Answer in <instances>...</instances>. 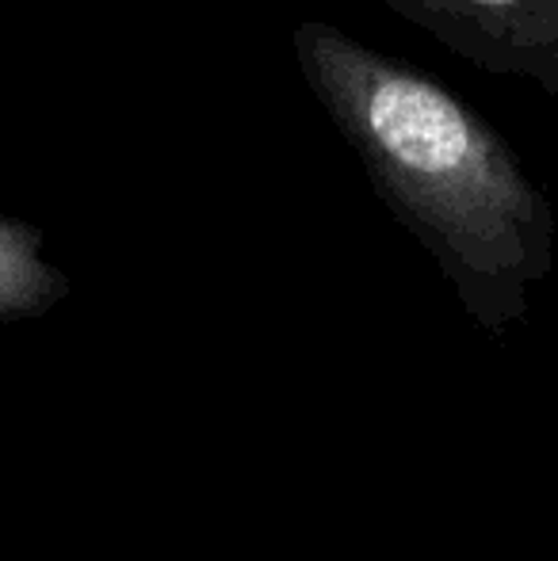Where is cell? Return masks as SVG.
<instances>
[{
	"mask_svg": "<svg viewBox=\"0 0 558 561\" xmlns=\"http://www.w3.org/2000/svg\"><path fill=\"white\" fill-rule=\"evenodd\" d=\"M291 54L383 207L436 260L475 325L493 336L521 325L555 267L558 218L498 126L326 20H298Z\"/></svg>",
	"mask_w": 558,
	"mask_h": 561,
	"instance_id": "6da1fadb",
	"label": "cell"
},
{
	"mask_svg": "<svg viewBox=\"0 0 558 561\" xmlns=\"http://www.w3.org/2000/svg\"><path fill=\"white\" fill-rule=\"evenodd\" d=\"M455 58L558 96V0H379Z\"/></svg>",
	"mask_w": 558,
	"mask_h": 561,
	"instance_id": "7a4b0ae2",
	"label": "cell"
},
{
	"mask_svg": "<svg viewBox=\"0 0 558 561\" xmlns=\"http://www.w3.org/2000/svg\"><path fill=\"white\" fill-rule=\"evenodd\" d=\"M69 298V275L43 260V229L0 215V325L43 318Z\"/></svg>",
	"mask_w": 558,
	"mask_h": 561,
	"instance_id": "3957f363",
	"label": "cell"
},
{
	"mask_svg": "<svg viewBox=\"0 0 558 561\" xmlns=\"http://www.w3.org/2000/svg\"><path fill=\"white\" fill-rule=\"evenodd\" d=\"M112 561H157V558H112Z\"/></svg>",
	"mask_w": 558,
	"mask_h": 561,
	"instance_id": "277c9868",
	"label": "cell"
}]
</instances>
